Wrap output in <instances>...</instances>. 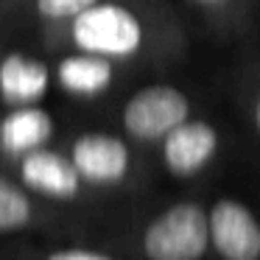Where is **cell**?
I'll return each mask as SVG.
<instances>
[{
    "label": "cell",
    "instance_id": "1",
    "mask_svg": "<svg viewBox=\"0 0 260 260\" xmlns=\"http://www.w3.org/2000/svg\"><path fill=\"white\" fill-rule=\"evenodd\" d=\"M70 37L84 53L104 59H123L140 51L143 25L129 9L115 3H95L73 17Z\"/></svg>",
    "mask_w": 260,
    "mask_h": 260
},
{
    "label": "cell",
    "instance_id": "2",
    "mask_svg": "<svg viewBox=\"0 0 260 260\" xmlns=\"http://www.w3.org/2000/svg\"><path fill=\"white\" fill-rule=\"evenodd\" d=\"M207 246V213L193 202L168 207L143 235V252L148 260H199Z\"/></svg>",
    "mask_w": 260,
    "mask_h": 260
},
{
    "label": "cell",
    "instance_id": "3",
    "mask_svg": "<svg viewBox=\"0 0 260 260\" xmlns=\"http://www.w3.org/2000/svg\"><path fill=\"white\" fill-rule=\"evenodd\" d=\"M190 104L176 87L151 84L137 90L123 109V126L137 140H159L187 120Z\"/></svg>",
    "mask_w": 260,
    "mask_h": 260
},
{
    "label": "cell",
    "instance_id": "4",
    "mask_svg": "<svg viewBox=\"0 0 260 260\" xmlns=\"http://www.w3.org/2000/svg\"><path fill=\"white\" fill-rule=\"evenodd\" d=\"M210 243L224 260H260V224L235 199H218L207 215Z\"/></svg>",
    "mask_w": 260,
    "mask_h": 260
},
{
    "label": "cell",
    "instance_id": "5",
    "mask_svg": "<svg viewBox=\"0 0 260 260\" xmlns=\"http://www.w3.org/2000/svg\"><path fill=\"white\" fill-rule=\"evenodd\" d=\"M70 162H73L79 179L90 185H112L120 182L129 171V148L123 140L104 132L81 135L70 148Z\"/></svg>",
    "mask_w": 260,
    "mask_h": 260
},
{
    "label": "cell",
    "instance_id": "6",
    "mask_svg": "<svg viewBox=\"0 0 260 260\" xmlns=\"http://www.w3.org/2000/svg\"><path fill=\"white\" fill-rule=\"evenodd\" d=\"M218 148V135L204 120H182L165 135L162 159L174 176H193L213 159Z\"/></svg>",
    "mask_w": 260,
    "mask_h": 260
},
{
    "label": "cell",
    "instance_id": "7",
    "mask_svg": "<svg viewBox=\"0 0 260 260\" xmlns=\"http://www.w3.org/2000/svg\"><path fill=\"white\" fill-rule=\"evenodd\" d=\"M20 176L28 187L53 199H73L81 187L70 157H62L59 151H28L20 162Z\"/></svg>",
    "mask_w": 260,
    "mask_h": 260
},
{
    "label": "cell",
    "instance_id": "8",
    "mask_svg": "<svg viewBox=\"0 0 260 260\" xmlns=\"http://www.w3.org/2000/svg\"><path fill=\"white\" fill-rule=\"evenodd\" d=\"M48 81H51V73L40 59L9 53L0 62V95L6 104L28 107V104L40 101L48 90Z\"/></svg>",
    "mask_w": 260,
    "mask_h": 260
},
{
    "label": "cell",
    "instance_id": "9",
    "mask_svg": "<svg viewBox=\"0 0 260 260\" xmlns=\"http://www.w3.org/2000/svg\"><path fill=\"white\" fill-rule=\"evenodd\" d=\"M53 135V120L45 109L34 107H17L9 112L0 123V146L3 151L14 154V157H25L28 151L42 148Z\"/></svg>",
    "mask_w": 260,
    "mask_h": 260
},
{
    "label": "cell",
    "instance_id": "10",
    "mask_svg": "<svg viewBox=\"0 0 260 260\" xmlns=\"http://www.w3.org/2000/svg\"><path fill=\"white\" fill-rule=\"evenodd\" d=\"M59 84L76 95H98L112 81V64L109 59L95 56V53H81V56H68L59 62Z\"/></svg>",
    "mask_w": 260,
    "mask_h": 260
},
{
    "label": "cell",
    "instance_id": "11",
    "mask_svg": "<svg viewBox=\"0 0 260 260\" xmlns=\"http://www.w3.org/2000/svg\"><path fill=\"white\" fill-rule=\"evenodd\" d=\"M31 218V202L17 185L0 176V232L20 230Z\"/></svg>",
    "mask_w": 260,
    "mask_h": 260
},
{
    "label": "cell",
    "instance_id": "12",
    "mask_svg": "<svg viewBox=\"0 0 260 260\" xmlns=\"http://www.w3.org/2000/svg\"><path fill=\"white\" fill-rule=\"evenodd\" d=\"M98 0H37V12L48 20H73Z\"/></svg>",
    "mask_w": 260,
    "mask_h": 260
},
{
    "label": "cell",
    "instance_id": "13",
    "mask_svg": "<svg viewBox=\"0 0 260 260\" xmlns=\"http://www.w3.org/2000/svg\"><path fill=\"white\" fill-rule=\"evenodd\" d=\"M48 260H112L101 252H90V249H62V252H53Z\"/></svg>",
    "mask_w": 260,
    "mask_h": 260
},
{
    "label": "cell",
    "instance_id": "14",
    "mask_svg": "<svg viewBox=\"0 0 260 260\" xmlns=\"http://www.w3.org/2000/svg\"><path fill=\"white\" fill-rule=\"evenodd\" d=\"M254 123H257V132H260V95H257V107H254Z\"/></svg>",
    "mask_w": 260,
    "mask_h": 260
},
{
    "label": "cell",
    "instance_id": "15",
    "mask_svg": "<svg viewBox=\"0 0 260 260\" xmlns=\"http://www.w3.org/2000/svg\"><path fill=\"white\" fill-rule=\"evenodd\" d=\"M199 3H207V6H215V3H224V0H199Z\"/></svg>",
    "mask_w": 260,
    "mask_h": 260
}]
</instances>
